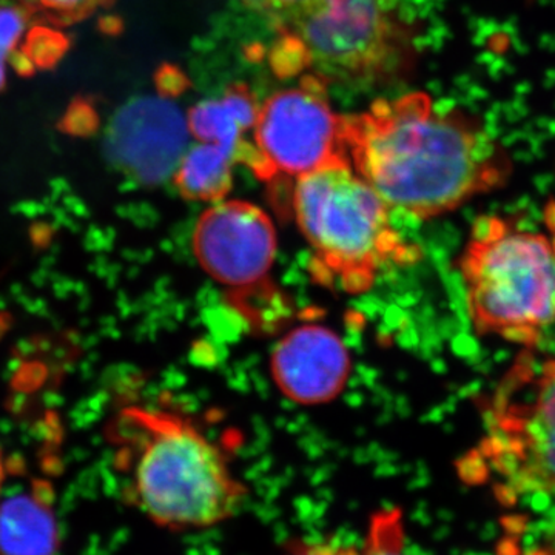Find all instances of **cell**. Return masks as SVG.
Segmentation results:
<instances>
[{"mask_svg": "<svg viewBox=\"0 0 555 555\" xmlns=\"http://www.w3.org/2000/svg\"><path fill=\"white\" fill-rule=\"evenodd\" d=\"M345 142L357 173L416 219L451 214L513 175L506 150L474 116L420 91L345 116Z\"/></svg>", "mask_w": 555, "mask_h": 555, "instance_id": "cell-1", "label": "cell"}, {"mask_svg": "<svg viewBox=\"0 0 555 555\" xmlns=\"http://www.w3.org/2000/svg\"><path fill=\"white\" fill-rule=\"evenodd\" d=\"M116 433L131 500L159 528H214L244 506L247 488L233 473L228 455L182 412L127 408Z\"/></svg>", "mask_w": 555, "mask_h": 555, "instance_id": "cell-2", "label": "cell"}, {"mask_svg": "<svg viewBox=\"0 0 555 555\" xmlns=\"http://www.w3.org/2000/svg\"><path fill=\"white\" fill-rule=\"evenodd\" d=\"M280 36L276 65L309 69L323 82L375 87L414 60L400 0H243Z\"/></svg>", "mask_w": 555, "mask_h": 555, "instance_id": "cell-3", "label": "cell"}, {"mask_svg": "<svg viewBox=\"0 0 555 555\" xmlns=\"http://www.w3.org/2000/svg\"><path fill=\"white\" fill-rule=\"evenodd\" d=\"M291 210L308 244L310 275L332 291L364 294L387 270L422 258L418 244L393 225L392 208L350 163L295 179Z\"/></svg>", "mask_w": 555, "mask_h": 555, "instance_id": "cell-4", "label": "cell"}, {"mask_svg": "<svg viewBox=\"0 0 555 555\" xmlns=\"http://www.w3.org/2000/svg\"><path fill=\"white\" fill-rule=\"evenodd\" d=\"M550 233L500 217L477 219L459 259L478 335L535 346L555 321V207Z\"/></svg>", "mask_w": 555, "mask_h": 555, "instance_id": "cell-5", "label": "cell"}, {"mask_svg": "<svg viewBox=\"0 0 555 555\" xmlns=\"http://www.w3.org/2000/svg\"><path fill=\"white\" fill-rule=\"evenodd\" d=\"M485 411L488 434L460 465L462 476L483 481L491 466L509 494L555 495V358L520 353Z\"/></svg>", "mask_w": 555, "mask_h": 555, "instance_id": "cell-6", "label": "cell"}, {"mask_svg": "<svg viewBox=\"0 0 555 555\" xmlns=\"http://www.w3.org/2000/svg\"><path fill=\"white\" fill-rule=\"evenodd\" d=\"M324 83L310 75L259 107L254 142L246 144L240 160L262 181H295L321 167L350 163L345 116L332 109Z\"/></svg>", "mask_w": 555, "mask_h": 555, "instance_id": "cell-7", "label": "cell"}, {"mask_svg": "<svg viewBox=\"0 0 555 555\" xmlns=\"http://www.w3.org/2000/svg\"><path fill=\"white\" fill-rule=\"evenodd\" d=\"M192 250L201 269L244 315L254 313L259 297L280 302L272 281L276 229L262 208L243 199L210 204L193 229Z\"/></svg>", "mask_w": 555, "mask_h": 555, "instance_id": "cell-8", "label": "cell"}, {"mask_svg": "<svg viewBox=\"0 0 555 555\" xmlns=\"http://www.w3.org/2000/svg\"><path fill=\"white\" fill-rule=\"evenodd\" d=\"M350 372L345 339L324 324H299L278 339L270 353L273 383L301 406H320L341 396Z\"/></svg>", "mask_w": 555, "mask_h": 555, "instance_id": "cell-9", "label": "cell"}, {"mask_svg": "<svg viewBox=\"0 0 555 555\" xmlns=\"http://www.w3.org/2000/svg\"><path fill=\"white\" fill-rule=\"evenodd\" d=\"M189 133L188 120L170 102L133 101L109 124V158L141 181L158 182L177 170Z\"/></svg>", "mask_w": 555, "mask_h": 555, "instance_id": "cell-10", "label": "cell"}, {"mask_svg": "<svg viewBox=\"0 0 555 555\" xmlns=\"http://www.w3.org/2000/svg\"><path fill=\"white\" fill-rule=\"evenodd\" d=\"M259 107L246 86H233L217 100L199 102L190 109L188 127L199 142L228 150L240 160L244 134L254 130Z\"/></svg>", "mask_w": 555, "mask_h": 555, "instance_id": "cell-11", "label": "cell"}, {"mask_svg": "<svg viewBox=\"0 0 555 555\" xmlns=\"http://www.w3.org/2000/svg\"><path fill=\"white\" fill-rule=\"evenodd\" d=\"M60 531L38 494L10 496L0 505V555H54Z\"/></svg>", "mask_w": 555, "mask_h": 555, "instance_id": "cell-12", "label": "cell"}, {"mask_svg": "<svg viewBox=\"0 0 555 555\" xmlns=\"http://www.w3.org/2000/svg\"><path fill=\"white\" fill-rule=\"evenodd\" d=\"M235 156L218 145L201 142L179 160L173 184L189 201L215 204L228 198L233 185Z\"/></svg>", "mask_w": 555, "mask_h": 555, "instance_id": "cell-13", "label": "cell"}, {"mask_svg": "<svg viewBox=\"0 0 555 555\" xmlns=\"http://www.w3.org/2000/svg\"><path fill=\"white\" fill-rule=\"evenodd\" d=\"M361 555H415L409 550L400 509L378 511L371 517Z\"/></svg>", "mask_w": 555, "mask_h": 555, "instance_id": "cell-14", "label": "cell"}, {"mask_svg": "<svg viewBox=\"0 0 555 555\" xmlns=\"http://www.w3.org/2000/svg\"><path fill=\"white\" fill-rule=\"evenodd\" d=\"M28 9L50 14L62 21L86 20L98 10L105 9L113 0H20Z\"/></svg>", "mask_w": 555, "mask_h": 555, "instance_id": "cell-15", "label": "cell"}, {"mask_svg": "<svg viewBox=\"0 0 555 555\" xmlns=\"http://www.w3.org/2000/svg\"><path fill=\"white\" fill-rule=\"evenodd\" d=\"M284 555H361L357 546L335 542H297Z\"/></svg>", "mask_w": 555, "mask_h": 555, "instance_id": "cell-16", "label": "cell"}, {"mask_svg": "<svg viewBox=\"0 0 555 555\" xmlns=\"http://www.w3.org/2000/svg\"><path fill=\"white\" fill-rule=\"evenodd\" d=\"M10 54L5 50L0 49V90L5 87L7 79V61H9Z\"/></svg>", "mask_w": 555, "mask_h": 555, "instance_id": "cell-17", "label": "cell"}, {"mask_svg": "<svg viewBox=\"0 0 555 555\" xmlns=\"http://www.w3.org/2000/svg\"><path fill=\"white\" fill-rule=\"evenodd\" d=\"M3 478H5V467H3L2 452H0V489H2Z\"/></svg>", "mask_w": 555, "mask_h": 555, "instance_id": "cell-18", "label": "cell"}, {"mask_svg": "<svg viewBox=\"0 0 555 555\" xmlns=\"http://www.w3.org/2000/svg\"><path fill=\"white\" fill-rule=\"evenodd\" d=\"M529 555H555L554 553H550V551H535V553Z\"/></svg>", "mask_w": 555, "mask_h": 555, "instance_id": "cell-19", "label": "cell"}]
</instances>
